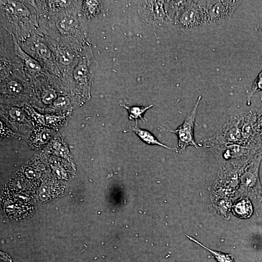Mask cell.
<instances>
[{"label":"cell","instance_id":"cell-1","mask_svg":"<svg viewBox=\"0 0 262 262\" xmlns=\"http://www.w3.org/2000/svg\"><path fill=\"white\" fill-rule=\"evenodd\" d=\"M82 1L53 2L38 8L39 29L45 35L79 54L90 43L85 18L81 14Z\"/></svg>","mask_w":262,"mask_h":262},{"label":"cell","instance_id":"cell-2","mask_svg":"<svg viewBox=\"0 0 262 262\" xmlns=\"http://www.w3.org/2000/svg\"><path fill=\"white\" fill-rule=\"evenodd\" d=\"M1 0L0 24L20 44L39 28L35 2Z\"/></svg>","mask_w":262,"mask_h":262},{"label":"cell","instance_id":"cell-3","mask_svg":"<svg viewBox=\"0 0 262 262\" xmlns=\"http://www.w3.org/2000/svg\"><path fill=\"white\" fill-rule=\"evenodd\" d=\"M172 24L185 30L207 25L205 0L173 1Z\"/></svg>","mask_w":262,"mask_h":262},{"label":"cell","instance_id":"cell-4","mask_svg":"<svg viewBox=\"0 0 262 262\" xmlns=\"http://www.w3.org/2000/svg\"><path fill=\"white\" fill-rule=\"evenodd\" d=\"M22 49L37 60L48 74L60 76L52 50L44 34L38 29L24 42L20 43Z\"/></svg>","mask_w":262,"mask_h":262},{"label":"cell","instance_id":"cell-5","mask_svg":"<svg viewBox=\"0 0 262 262\" xmlns=\"http://www.w3.org/2000/svg\"><path fill=\"white\" fill-rule=\"evenodd\" d=\"M206 148L213 153L219 164H227L239 169H244L261 150L239 144L213 145Z\"/></svg>","mask_w":262,"mask_h":262},{"label":"cell","instance_id":"cell-6","mask_svg":"<svg viewBox=\"0 0 262 262\" xmlns=\"http://www.w3.org/2000/svg\"><path fill=\"white\" fill-rule=\"evenodd\" d=\"M262 160V150L255 155L242 170L235 196H245L253 200H262V186L259 177Z\"/></svg>","mask_w":262,"mask_h":262},{"label":"cell","instance_id":"cell-7","mask_svg":"<svg viewBox=\"0 0 262 262\" xmlns=\"http://www.w3.org/2000/svg\"><path fill=\"white\" fill-rule=\"evenodd\" d=\"M98 66L91 47L85 46L79 53L68 77L88 98L92 81Z\"/></svg>","mask_w":262,"mask_h":262},{"label":"cell","instance_id":"cell-8","mask_svg":"<svg viewBox=\"0 0 262 262\" xmlns=\"http://www.w3.org/2000/svg\"><path fill=\"white\" fill-rule=\"evenodd\" d=\"M138 12L142 19L150 26L162 27L172 24L171 0L140 1Z\"/></svg>","mask_w":262,"mask_h":262},{"label":"cell","instance_id":"cell-9","mask_svg":"<svg viewBox=\"0 0 262 262\" xmlns=\"http://www.w3.org/2000/svg\"><path fill=\"white\" fill-rule=\"evenodd\" d=\"M241 113L232 115L214 135L204 140L201 146L206 148L213 145L241 144Z\"/></svg>","mask_w":262,"mask_h":262},{"label":"cell","instance_id":"cell-10","mask_svg":"<svg viewBox=\"0 0 262 262\" xmlns=\"http://www.w3.org/2000/svg\"><path fill=\"white\" fill-rule=\"evenodd\" d=\"M219 165L218 174L213 185V194L220 196L235 195L243 169H239L227 164Z\"/></svg>","mask_w":262,"mask_h":262},{"label":"cell","instance_id":"cell-11","mask_svg":"<svg viewBox=\"0 0 262 262\" xmlns=\"http://www.w3.org/2000/svg\"><path fill=\"white\" fill-rule=\"evenodd\" d=\"M202 97L199 96L197 98L191 111L187 115L183 123L175 130H165L176 134L178 137L177 152L184 151L188 146H193L199 148V145L196 142L194 137V128L197 109Z\"/></svg>","mask_w":262,"mask_h":262},{"label":"cell","instance_id":"cell-12","mask_svg":"<svg viewBox=\"0 0 262 262\" xmlns=\"http://www.w3.org/2000/svg\"><path fill=\"white\" fill-rule=\"evenodd\" d=\"M242 1L205 0L208 24H220L231 17Z\"/></svg>","mask_w":262,"mask_h":262},{"label":"cell","instance_id":"cell-13","mask_svg":"<svg viewBox=\"0 0 262 262\" xmlns=\"http://www.w3.org/2000/svg\"><path fill=\"white\" fill-rule=\"evenodd\" d=\"M241 114V144L262 150V140L257 125L256 111H249Z\"/></svg>","mask_w":262,"mask_h":262},{"label":"cell","instance_id":"cell-14","mask_svg":"<svg viewBox=\"0 0 262 262\" xmlns=\"http://www.w3.org/2000/svg\"><path fill=\"white\" fill-rule=\"evenodd\" d=\"M15 54L21 60V65L28 76L37 77L47 76V72L42 65L32 56L25 52L17 40L12 36Z\"/></svg>","mask_w":262,"mask_h":262},{"label":"cell","instance_id":"cell-15","mask_svg":"<svg viewBox=\"0 0 262 262\" xmlns=\"http://www.w3.org/2000/svg\"><path fill=\"white\" fill-rule=\"evenodd\" d=\"M232 211L233 213L237 217L242 219H247L252 215L253 210L249 198L242 196L234 203Z\"/></svg>","mask_w":262,"mask_h":262},{"label":"cell","instance_id":"cell-16","mask_svg":"<svg viewBox=\"0 0 262 262\" xmlns=\"http://www.w3.org/2000/svg\"><path fill=\"white\" fill-rule=\"evenodd\" d=\"M137 121L136 122V125L134 127H130L126 132L129 131H133L139 137V138L144 143L150 145H158L171 150L177 151L176 148H174L167 146L160 141L148 131L141 129L137 125Z\"/></svg>","mask_w":262,"mask_h":262},{"label":"cell","instance_id":"cell-17","mask_svg":"<svg viewBox=\"0 0 262 262\" xmlns=\"http://www.w3.org/2000/svg\"><path fill=\"white\" fill-rule=\"evenodd\" d=\"M102 8L101 3L98 0L82 1L81 14L85 18H91L98 15Z\"/></svg>","mask_w":262,"mask_h":262},{"label":"cell","instance_id":"cell-18","mask_svg":"<svg viewBox=\"0 0 262 262\" xmlns=\"http://www.w3.org/2000/svg\"><path fill=\"white\" fill-rule=\"evenodd\" d=\"M186 236L191 240L209 251L218 262H235L234 257L232 254H226L217 251L213 250L204 246L203 244L192 237L187 235H186Z\"/></svg>","mask_w":262,"mask_h":262},{"label":"cell","instance_id":"cell-19","mask_svg":"<svg viewBox=\"0 0 262 262\" xmlns=\"http://www.w3.org/2000/svg\"><path fill=\"white\" fill-rule=\"evenodd\" d=\"M121 106L128 111L129 119L131 120H135L136 122L138 119H141L145 121L143 115L147 110L152 107L153 105H150L147 107L136 106L129 107L125 105Z\"/></svg>","mask_w":262,"mask_h":262},{"label":"cell","instance_id":"cell-20","mask_svg":"<svg viewBox=\"0 0 262 262\" xmlns=\"http://www.w3.org/2000/svg\"><path fill=\"white\" fill-rule=\"evenodd\" d=\"M262 91V70L257 76L253 85L247 94L248 98H250L255 93Z\"/></svg>","mask_w":262,"mask_h":262},{"label":"cell","instance_id":"cell-21","mask_svg":"<svg viewBox=\"0 0 262 262\" xmlns=\"http://www.w3.org/2000/svg\"><path fill=\"white\" fill-rule=\"evenodd\" d=\"M56 98V93L50 89L45 90L42 94V101L46 104L52 103Z\"/></svg>","mask_w":262,"mask_h":262},{"label":"cell","instance_id":"cell-22","mask_svg":"<svg viewBox=\"0 0 262 262\" xmlns=\"http://www.w3.org/2000/svg\"><path fill=\"white\" fill-rule=\"evenodd\" d=\"M69 103V98L65 96H61L53 102L55 107L57 108H64L67 106Z\"/></svg>","mask_w":262,"mask_h":262},{"label":"cell","instance_id":"cell-23","mask_svg":"<svg viewBox=\"0 0 262 262\" xmlns=\"http://www.w3.org/2000/svg\"><path fill=\"white\" fill-rule=\"evenodd\" d=\"M10 116L17 121H22L24 115L23 112L19 108L14 107L12 108L9 112Z\"/></svg>","mask_w":262,"mask_h":262},{"label":"cell","instance_id":"cell-24","mask_svg":"<svg viewBox=\"0 0 262 262\" xmlns=\"http://www.w3.org/2000/svg\"><path fill=\"white\" fill-rule=\"evenodd\" d=\"M258 129L262 127V108L256 111Z\"/></svg>","mask_w":262,"mask_h":262}]
</instances>
